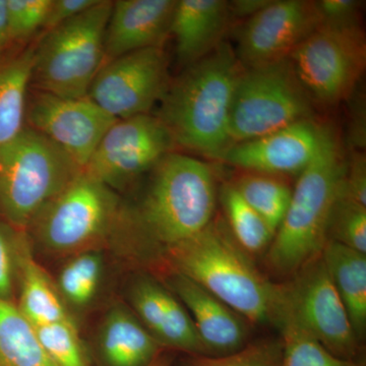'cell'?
<instances>
[{"mask_svg":"<svg viewBox=\"0 0 366 366\" xmlns=\"http://www.w3.org/2000/svg\"><path fill=\"white\" fill-rule=\"evenodd\" d=\"M329 129L301 120L249 141L231 144L217 160L240 170L283 177L301 173L312 162Z\"/></svg>","mask_w":366,"mask_h":366,"instance_id":"obj_15","label":"cell"},{"mask_svg":"<svg viewBox=\"0 0 366 366\" xmlns=\"http://www.w3.org/2000/svg\"><path fill=\"white\" fill-rule=\"evenodd\" d=\"M122 215L114 190L81 171L26 230L48 252L76 254L109 234Z\"/></svg>","mask_w":366,"mask_h":366,"instance_id":"obj_7","label":"cell"},{"mask_svg":"<svg viewBox=\"0 0 366 366\" xmlns=\"http://www.w3.org/2000/svg\"><path fill=\"white\" fill-rule=\"evenodd\" d=\"M165 249L177 273L196 282L245 320L271 322L278 284L257 269L222 223L213 220L199 234Z\"/></svg>","mask_w":366,"mask_h":366,"instance_id":"obj_2","label":"cell"},{"mask_svg":"<svg viewBox=\"0 0 366 366\" xmlns=\"http://www.w3.org/2000/svg\"><path fill=\"white\" fill-rule=\"evenodd\" d=\"M278 317L295 322L338 357L354 360L357 354L360 340L322 254L296 272L292 280L278 284L271 322Z\"/></svg>","mask_w":366,"mask_h":366,"instance_id":"obj_9","label":"cell"},{"mask_svg":"<svg viewBox=\"0 0 366 366\" xmlns=\"http://www.w3.org/2000/svg\"><path fill=\"white\" fill-rule=\"evenodd\" d=\"M118 119L106 113L88 96L62 98L29 91L26 122L66 152L81 170L102 137Z\"/></svg>","mask_w":366,"mask_h":366,"instance_id":"obj_13","label":"cell"},{"mask_svg":"<svg viewBox=\"0 0 366 366\" xmlns=\"http://www.w3.org/2000/svg\"><path fill=\"white\" fill-rule=\"evenodd\" d=\"M312 102L334 106L352 97L366 66L361 26L320 25L289 57Z\"/></svg>","mask_w":366,"mask_h":366,"instance_id":"obj_10","label":"cell"},{"mask_svg":"<svg viewBox=\"0 0 366 366\" xmlns=\"http://www.w3.org/2000/svg\"><path fill=\"white\" fill-rule=\"evenodd\" d=\"M163 47L122 55L101 67L88 97L115 119L149 114L169 86Z\"/></svg>","mask_w":366,"mask_h":366,"instance_id":"obj_12","label":"cell"},{"mask_svg":"<svg viewBox=\"0 0 366 366\" xmlns=\"http://www.w3.org/2000/svg\"><path fill=\"white\" fill-rule=\"evenodd\" d=\"M345 171V158L329 131L314 160L300 173L287 212L269 247L266 261L273 273L295 274L322 254Z\"/></svg>","mask_w":366,"mask_h":366,"instance_id":"obj_3","label":"cell"},{"mask_svg":"<svg viewBox=\"0 0 366 366\" xmlns=\"http://www.w3.org/2000/svg\"><path fill=\"white\" fill-rule=\"evenodd\" d=\"M35 47L0 60V144L26 127V100L30 89Z\"/></svg>","mask_w":366,"mask_h":366,"instance_id":"obj_23","label":"cell"},{"mask_svg":"<svg viewBox=\"0 0 366 366\" xmlns=\"http://www.w3.org/2000/svg\"><path fill=\"white\" fill-rule=\"evenodd\" d=\"M177 0H117L105 34L104 64L152 47H163Z\"/></svg>","mask_w":366,"mask_h":366,"instance_id":"obj_16","label":"cell"},{"mask_svg":"<svg viewBox=\"0 0 366 366\" xmlns=\"http://www.w3.org/2000/svg\"><path fill=\"white\" fill-rule=\"evenodd\" d=\"M153 170L134 214L148 239L166 249L199 234L214 220L215 174L204 161L173 152Z\"/></svg>","mask_w":366,"mask_h":366,"instance_id":"obj_4","label":"cell"},{"mask_svg":"<svg viewBox=\"0 0 366 366\" xmlns=\"http://www.w3.org/2000/svg\"><path fill=\"white\" fill-rule=\"evenodd\" d=\"M242 71L234 50L223 42L169 84L156 117L177 146L217 160L232 144L231 103Z\"/></svg>","mask_w":366,"mask_h":366,"instance_id":"obj_1","label":"cell"},{"mask_svg":"<svg viewBox=\"0 0 366 366\" xmlns=\"http://www.w3.org/2000/svg\"><path fill=\"white\" fill-rule=\"evenodd\" d=\"M11 43L7 30L6 0H0V60L4 59V50Z\"/></svg>","mask_w":366,"mask_h":366,"instance_id":"obj_39","label":"cell"},{"mask_svg":"<svg viewBox=\"0 0 366 366\" xmlns=\"http://www.w3.org/2000/svg\"><path fill=\"white\" fill-rule=\"evenodd\" d=\"M357 105H354L352 108V122H351V144H354L356 137V131L360 132V137L365 141V101H357Z\"/></svg>","mask_w":366,"mask_h":366,"instance_id":"obj_38","label":"cell"},{"mask_svg":"<svg viewBox=\"0 0 366 366\" xmlns=\"http://www.w3.org/2000/svg\"><path fill=\"white\" fill-rule=\"evenodd\" d=\"M100 0H53L49 13L43 26L45 33L61 26L95 6Z\"/></svg>","mask_w":366,"mask_h":366,"instance_id":"obj_36","label":"cell"},{"mask_svg":"<svg viewBox=\"0 0 366 366\" xmlns=\"http://www.w3.org/2000/svg\"><path fill=\"white\" fill-rule=\"evenodd\" d=\"M131 301L137 317L161 346L207 355L187 308L159 282L139 278L132 285Z\"/></svg>","mask_w":366,"mask_h":366,"instance_id":"obj_18","label":"cell"},{"mask_svg":"<svg viewBox=\"0 0 366 366\" xmlns=\"http://www.w3.org/2000/svg\"><path fill=\"white\" fill-rule=\"evenodd\" d=\"M322 257L360 340L366 327V254L327 240Z\"/></svg>","mask_w":366,"mask_h":366,"instance_id":"obj_22","label":"cell"},{"mask_svg":"<svg viewBox=\"0 0 366 366\" xmlns=\"http://www.w3.org/2000/svg\"><path fill=\"white\" fill-rule=\"evenodd\" d=\"M342 194L355 203L366 206V159L365 152L352 151L346 162Z\"/></svg>","mask_w":366,"mask_h":366,"instance_id":"obj_35","label":"cell"},{"mask_svg":"<svg viewBox=\"0 0 366 366\" xmlns=\"http://www.w3.org/2000/svg\"><path fill=\"white\" fill-rule=\"evenodd\" d=\"M168 282L189 312L207 355H226L245 345L247 327L242 315L182 274L174 272Z\"/></svg>","mask_w":366,"mask_h":366,"instance_id":"obj_17","label":"cell"},{"mask_svg":"<svg viewBox=\"0 0 366 366\" xmlns=\"http://www.w3.org/2000/svg\"><path fill=\"white\" fill-rule=\"evenodd\" d=\"M229 231L236 242L247 254H259L269 249L274 232L231 183L221 190Z\"/></svg>","mask_w":366,"mask_h":366,"instance_id":"obj_26","label":"cell"},{"mask_svg":"<svg viewBox=\"0 0 366 366\" xmlns=\"http://www.w3.org/2000/svg\"><path fill=\"white\" fill-rule=\"evenodd\" d=\"M100 331L101 354L108 366H147L160 354L159 342L127 308L110 310Z\"/></svg>","mask_w":366,"mask_h":366,"instance_id":"obj_20","label":"cell"},{"mask_svg":"<svg viewBox=\"0 0 366 366\" xmlns=\"http://www.w3.org/2000/svg\"><path fill=\"white\" fill-rule=\"evenodd\" d=\"M103 273L102 257L86 250L74 254L60 271L57 290L74 307L88 305L97 293Z\"/></svg>","mask_w":366,"mask_h":366,"instance_id":"obj_28","label":"cell"},{"mask_svg":"<svg viewBox=\"0 0 366 366\" xmlns=\"http://www.w3.org/2000/svg\"><path fill=\"white\" fill-rule=\"evenodd\" d=\"M81 171L48 137L26 127L0 144V215L26 231L41 209Z\"/></svg>","mask_w":366,"mask_h":366,"instance_id":"obj_5","label":"cell"},{"mask_svg":"<svg viewBox=\"0 0 366 366\" xmlns=\"http://www.w3.org/2000/svg\"><path fill=\"white\" fill-rule=\"evenodd\" d=\"M272 0H235L229 2L231 16L237 19H249L269 6Z\"/></svg>","mask_w":366,"mask_h":366,"instance_id":"obj_37","label":"cell"},{"mask_svg":"<svg viewBox=\"0 0 366 366\" xmlns=\"http://www.w3.org/2000/svg\"><path fill=\"white\" fill-rule=\"evenodd\" d=\"M229 2L224 0H177L169 35L174 37L178 64L192 66L224 42L230 26Z\"/></svg>","mask_w":366,"mask_h":366,"instance_id":"obj_19","label":"cell"},{"mask_svg":"<svg viewBox=\"0 0 366 366\" xmlns=\"http://www.w3.org/2000/svg\"><path fill=\"white\" fill-rule=\"evenodd\" d=\"M281 340H261L226 355H196L189 366H281Z\"/></svg>","mask_w":366,"mask_h":366,"instance_id":"obj_31","label":"cell"},{"mask_svg":"<svg viewBox=\"0 0 366 366\" xmlns=\"http://www.w3.org/2000/svg\"><path fill=\"white\" fill-rule=\"evenodd\" d=\"M327 240L366 254V206L351 201L342 190L330 218Z\"/></svg>","mask_w":366,"mask_h":366,"instance_id":"obj_30","label":"cell"},{"mask_svg":"<svg viewBox=\"0 0 366 366\" xmlns=\"http://www.w3.org/2000/svg\"><path fill=\"white\" fill-rule=\"evenodd\" d=\"M320 25L317 1L272 0L238 29L236 57L243 69L289 59Z\"/></svg>","mask_w":366,"mask_h":366,"instance_id":"obj_14","label":"cell"},{"mask_svg":"<svg viewBox=\"0 0 366 366\" xmlns=\"http://www.w3.org/2000/svg\"><path fill=\"white\" fill-rule=\"evenodd\" d=\"M242 171L231 184L276 234L287 212L293 189L283 177Z\"/></svg>","mask_w":366,"mask_h":366,"instance_id":"obj_25","label":"cell"},{"mask_svg":"<svg viewBox=\"0 0 366 366\" xmlns=\"http://www.w3.org/2000/svg\"><path fill=\"white\" fill-rule=\"evenodd\" d=\"M26 231L0 221V300L14 302L18 282L19 249Z\"/></svg>","mask_w":366,"mask_h":366,"instance_id":"obj_33","label":"cell"},{"mask_svg":"<svg viewBox=\"0 0 366 366\" xmlns=\"http://www.w3.org/2000/svg\"><path fill=\"white\" fill-rule=\"evenodd\" d=\"M0 366H54L16 303L0 300Z\"/></svg>","mask_w":366,"mask_h":366,"instance_id":"obj_24","label":"cell"},{"mask_svg":"<svg viewBox=\"0 0 366 366\" xmlns=\"http://www.w3.org/2000/svg\"><path fill=\"white\" fill-rule=\"evenodd\" d=\"M34 327L53 365L91 366L74 320Z\"/></svg>","mask_w":366,"mask_h":366,"instance_id":"obj_29","label":"cell"},{"mask_svg":"<svg viewBox=\"0 0 366 366\" xmlns=\"http://www.w3.org/2000/svg\"><path fill=\"white\" fill-rule=\"evenodd\" d=\"M312 100L290 60L243 69L230 109L232 144L266 136L288 125L312 119Z\"/></svg>","mask_w":366,"mask_h":366,"instance_id":"obj_8","label":"cell"},{"mask_svg":"<svg viewBox=\"0 0 366 366\" xmlns=\"http://www.w3.org/2000/svg\"><path fill=\"white\" fill-rule=\"evenodd\" d=\"M53 0H6L7 30L11 42H25L43 29Z\"/></svg>","mask_w":366,"mask_h":366,"instance_id":"obj_32","label":"cell"},{"mask_svg":"<svg viewBox=\"0 0 366 366\" xmlns=\"http://www.w3.org/2000/svg\"><path fill=\"white\" fill-rule=\"evenodd\" d=\"M113 1L95 6L45 33L34 52L30 88L62 98L88 96L104 64L105 34Z\"/></svg>","mask_w":366,"mask_h":366,"instance_id":"obj_6","label":"cell"},{"mask_svg":"<svg viewBox=\"0 0 366 366\" xmlns=\"http://www.w3.org/2000/svg\"><path fill=\"white\" fill-rule=\"evenodd\" d=\"M147 366H171V361L167 355L160 353L155 360L152 361L150 365Z\"/></svg>","mask_w":366,"mask_h":366,"instance_id":"obj_40","label":"cell"},{"mask_svg":"<svg viewBox=\"0 0 366 366\" xmlns=\"http://www.w3.org/2000/svg\"><path fill=\"white\" fill-rule=\"evenodd\" d=\"M361 1L356 0H320L317 1L322 25L346 28L360 24Z\"/></svg>","mask_w":366,"mask_h":366,"instance_id":"obj_34","label":"cell"},{"mask_svg":"<svg viewBox=\"0 0 366 366\" xmlns=\"http://www.w3.org/2000/svg\"><path fill=\"white\" fill-rule=\"evenodd\" d=\"M19 310L33 326L71 322L64 300L49 276L34 259L26 232L19 249Z\"/></svg>","mask_w":366,"mask_h":366,"instance_id":"obj_21","label":"cell"},{"mask_svg":"<svg viewBox=\"0 0 366 366\" xmlns=\"http://www.w3.org/2000/svg\"><path fill=\"white\" fill-rule=\"evenodd\" d=\"M177 147L157 117L137 115L118 119L108 129L84 172L112 189L154 169Z\"/></svg>","mask_w":366,"mask_h":366,"instance_id":"obj_11","label":"cell"},{"mask_svg":"<svg viewBox=\"0 0 366 366\" xmlns=\"http://www.w3.org/2000/svg\"><path fill=\"white\" fill-rule=\"evenodd\" d=\"M273 324L280 330L282 337L281 366H361L334 355L287 317H276Z\"/></svg>","mask_w":366,"mask_h":366,"instance_id":"obj_27","label":"cell"}]
</instances>
